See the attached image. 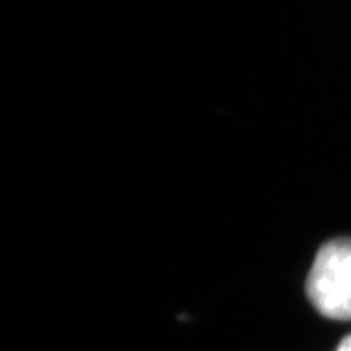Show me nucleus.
<instances>
[{
	"label": "nucleus",
	"mask_w": 351,
	"mask_h": 351,
	"mask_svg": "<svg viewBox=\"0 0 351 351\" xmlns=\"http://www.w3.org/2000/svg\"><path fill=\"white\" fill-rule=\"evenodd\" d=\"M306 293L324 317L351 320V239L328 241L319 249L307 275Z\"/></svg>",
	"instance_id": "obj_1"
},
{
	"label": "nucleus",
	"mask_w": 351,
	"mask_h": 351,
	"mask_svg": "<svg viewBox=\"0 0 351 351\" xmlns=\"http://www.w3.org/2000/svg\"><path fill=\"white\" fill-rule=\"evenodd\" d=\"M335 351H351V335L345 337V339L341 340V343L339 345V348Z\"/></svg>",
	"instance_id": "obj_2"
}]
</instances>
